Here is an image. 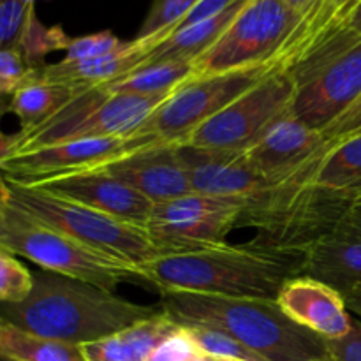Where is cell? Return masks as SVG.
<instances>
[{
	"mask_svg": "<svg viewBox=\"0 0 361 361\" xmlns=\"http://www.w3.org/2000/svg\"><path fill=\"white\" fill-rule=\"evenodd\" d=\"M302 254H286L247 243L169 254L141 264L147 281L161 291L228 298L275 300L286 282L303 271Z\"/></svg>",
	"mask_w": 361,
	"mask_h": 361,
	"instance_id": "1",
	"label": "cell"
},
{
	"mask_svg": "<svg viewBox=\"0 0 361 361\" xmlns=\"http://www.w3.org/2000/svg\"><path fill=\"white\" fill-rule=\"evenodd\" d=\"M159 310L48 270L34 271V289L21 303H2L0 321L30 334L85 345L120 334Z\"/></svg>",
	"mask_w": 361,
	"mask_h": 361,
	"instance_id": "2",
	"label": "cell"
},
{
	"mask_svg": "<svg viewBox=\"0 0 361 361\" xmlns=\"http://www.w3.org/2000/svg\"><path fill=\"white\" fill-rule=\"evenodd\" d=\"M161 309L182 328L221 330L267 361H312L330 355L326 338L300 326L275 300L171 293Z\"/></svg>",
	"mask_w": 361,
	"mask_h": 361,
	"instance_id": "3",
	"label": "cell"
},
{
	"mask_svg": "<svg viewBox=\"0 0 361 361\" xmlns=\"http://www.w3.org/2000/svg\"><path fill=\"white\" fill-rule=\"evenodd\" d=\"M314 166H305L247 203L240 226L256 231L250 245L305 256L319 243L355 201L312 182Z\"/></svg>",
	"mask_w": 361,
	"mask_h": 361,
	"instance_id": "4",
	"label": "cell"
},
{
	"mask_svg": "<svg viewBox=\"0 0 361 361\" xmlns=\"http://www.w3.org/2000/svg\"><path fill=\"white\" fill-rule=\"evenodd\" d=\"M0 249L25 257L42 270L111 293L123 282L147 284L140 264L87 245L7 201L0 204Z\"/></svg>",
	"mask_w": 361,
	"mask_h": 361,
	"instance_id": "5",
	"label": "cell"
},
{
	"mask_svg": "<svg viewBox=\"0 0 361 361\" xmlns=\"http://www.w3.org/2000/svg\"><path fill=\"white\" fill-rule=\"evenodd\" d=\"M2 201L87 245L140 267L157 257L169 256L147 228L123 222L39 187L14 182L7 176L2 178Z\"/></svg>",
	"mask_w": 361,
	"mask_h": 361,
	"instance_id": "6",
	"label": "cell"
},
{
	"mask_svg": "<svg viewBox=\"0 0 361 361\" xmlns=\"http://www.w3.org/2000/svg\"><path fill=\"white\" fill-rule=\"evenodd\" d=\"M171 94H111L104 85L83 88L51 120L27 133L18 130L20 148L16 155L66 141L130 136Z\"/></svg>",
	"mask_w": 361,
	"mask_h": 361,
	"instance_id": "7",
	"label": "cell"
},
{
	"mask_svg": "<svg viewBox=\"0 0 361 361\" xmlns=\"http://www.w3.org/2000/svg\"><path fill=\"white\" fill-rule=\"evenodd\" d=\"M300 21L286 0H247L221 39L194 60V78L274 62Z\"/></svg>",
	"mask_w": 361,
	"mask_h": 361,
	"instance_id": "8",
	"label": "cell"
},
{
	"mask_svg": "<svg viewBox=\"0 0 361 361\" xmlns=\"http://www.w3.org/2000/svg\"><path fill=\"white\" fill-rule=\"evenodd\" d=\"M277 69L275 62H268L214 76L192 78L176 88L140 129L164 143H185L194 130Z\"/></svg>",
	"mask_w": 361,
	"mask_h": 361,
	"instance_id": "9",
	"label": "cell"
},
{
	"mask_svg": "<svg viewBox=\"0 0 361 361\" xmlns=\"http://www.w3.org/2000/svg\"><path fill=\"white\" fill-rule=\"evenodd\" d=\"M245 208L243 200L190 192L154 204L147 229L169 254L192 252L226 243Z\"/></svg>",
	"mask_w": 361,
	"mask_h": 361,
	"instance_id": "10",
	"label": "cell"
},
{
	"mask_svg": "<svg viewBox=\"0 0 361 361\" xmlns=\"http://www.w3.org/2000/svg\"><path fill=\"white\" fill-rule=\"evenodd\" d=\"M295 92L296 83L291 74L282 69L274 71L194 130L185 143L217 150L245 152L268 126L291 109Z\"/></svg>",
	"mask_w": 361,
	"mask_h": 361,
	"instance_id": "11",
	"label": "cell"
},
{
	"mask_svg": "<svg viewBox=\"0 0 361 361\" xmlns=\"http://www.w3.org/2000/svg\"><path fill=\"white\" fill-rule=\"evenodd\" d=\"M155 143H164L157 136L145 130L130 136L92 137L42 147L37 150L23 152L0 162L4 176L14 182L32 185L56 176L97 169L115 159L147 148Z\"/></svg>",
	"mask_w": 361,
	"mask_h": 361,
	"instance_id": "12",
	"label": "cell"
},
{
	"mask_svg": "<svg viewBox=\"0 0 361 361\" xmlns=\"http://www.w3.org/2000/svg\"><path fill=\"white\" fill-rule=\"evenodd\" d=\"M361 97V41L296 83L289 113L316 130L330 127Z\"/></svg>",
	"mask_w": 361,
	"mask_h": 361,
	"instance_id": "13",
	"label": "cell"
},
{
	"mask_svg": "<svg viewBox=\"0 0 361 361\" xmlns=\"http://www.w3.org/2000/svg\"><path fill=\"white\" fill-rule=\"evenodd\" d=\"M178 157L194 192L233 197L249 203L271 187L270 180L254 168L247 152L180 143Z\"/></svg>",
	"mask_w": 361,
	"mask_h": 361,
	"instance_id": "14",
	"label": "cell"
},
{
	"mask_svg": "<svg viewBox=\"0 0 361 361\" xmlns=\"http://www.w3.org/2000/svg\"><path fill=\"white\" fill-rule=\"evenodd\" d=\"M32 185L141 228L148 226L154 208L148 197L102 169L56 176Z\"/></svg>",
	"mask_w": 361,
	"mask_h": 361,
	"instance_id": "15",
	"label": "cell"
},
{
	"mask_svg": "<svg viewBox=\"0 0 361 361\" xmlns=\"http://www.w3.org/2000/svg\"><path fill=\"white\" fill-rule=\"evenodd\" d=\"M154 204L194 192L178 157V145L155 143L101 166Z\"/></svg>",
	"mask_w": 361,
	"mask_h": 361,
	"instance_id": "16",
	"label": "cell"
},
{
	"mask_svg": "<svg viewBox=\"0 0 361 361\" xmlns=\"http://www.w3.org/2000/svg\"><path fill=\"white\" fill-rule=\"evenodd\" d=\"M323 150L326 152L323 133L288 111L268 126L245 152L254 168L275 185L289 178Z\"/></svg>",
	"mask_w": 361,
	"mask_h": 361,
	"instance_id": "17",
	"label": "cell"
},
{
	"mask_svg": "<svg viewBox=\"0 0 361 361\" xmlns=\"http://www.w3.org/2000/svg\"><path fill=\"white\" fill-rule=\"evenodd\" d=\"M277 303L288 317L326 341H338L353 330L344 296L331 286L298 275L286 282L277 296Z\"/></svg>",
	"mask_w": 361,
	"mask_h": 361,
	"instance_id": "18",
	"label": "cell"
},
{
	"mask_svg": "<svg viewBox=\"0 0 361 361\" xmlns=\"http://www.w3.org/2000/svg\"><path fill=\"white\" fill-rule=\"evenodd\" d=\"M302 275L317 279L341 295L361 284V203L305 254Z\"/></svg>",
	"mask_w": 361,
	"mask_h": 361,
	"instance_id": "19",
	"label": "cell"
},
{
	"mask_svg": "<svg viewBox=\"0 0 361 361\" xmlns=\"http://www.w3.org/2000/svg\"><path fill=\"white\" fill-rule=\"evenodd\" d=\"M154 46H157V42L133 39L129 48L118 53H111V55L88 60L62 59L60 62L42 67L41 80L76 88L113 83L143 66Z\"/></svg>",
	"mask_w": 361,
	"mask_h": 361,
	"instance_id": "20",
	"label": "cell"
},
{
	"mask_svg": "<svg viewBox=\"0 0 361 361\" xmlns=\"http://www.w3.org/2000/svg\"><path fill=\"white\" fill-rule=\"evenodd\" d=\"M180 324L166 310L106 337L81 345L88 361H148L161 342L180 330Z\"/></svg>",
	"mask_w": 361,
	"mask_h": 361,
	"instance_id": "21",
	"label": "cell"
},
{
	"mask_svg": "<svg viewBox=\"0 0 361 361\" xmlns=\"http://www.w3.org/2000/svg\"><path fill=\"white\" fill-rule=\"evenodd\" d=\"M245 4L247 0H236L233 6H229L217 16L173 32L169 37H166L164 41L152 48L145 63L169 62V60H190V62H194L197 56L208 51L221 39V35L228 30V27L238 16Z\"/></svg>",
	"mask_w": 361,
	"mask_h": 361,
	"instance_id": "22",
	"label": "cell"
},
{
	"mask_svg": "<svg viewBox=\"0 0 361 361\" xmlns=\"http://www.w3.org/2000/svg\"><path fill=\"white\" fill-rule=\"evenodd\" d=\"M83 88L49 83L39 78L23 85L20 90L11 95L9 111L14 113L20 120V130L27 133L51 120Z\"/></svg>",
	"mask_w": 361,
	"mask_h": 361,
	"instance_id": "23",
	"label": "cell"
},
{
	"mask_svg": "<svg viewBox=\"0 0 361 361\" xmlns=\"http://www.w3.org/2000/svg\"><path fill=\"white\" fill-rule=\"evenodd\" d=\"M312 182L361 203V134L323 154L312 173Z\"/></svg>",
	"mask_w": 361,
	"mask_h": 361,
	"instance_id": "24",
	"label": "cell"
},
{
	"mask_svg": "<svg viewBox=\"0 0 361 361\" xmlns=\"http://www.w3.org/2000/svg\"><path fill=\"white\" fill-rule=\"evenodd\" d=\"M0 360L88 361L81 345L41 337L6 321H0Z\"/></svg>",
	"mask_w": 361,
	"mask_h": 361,
	"instance_id": "25",
	"label": "cell"
},
{
	"mask_svg": "<svg viewBox=\"0 0 361 361\" xmlns=\"http://www.w3.org/2000/svg\"><path fill=\"white\" fill-rule=\"evenodd\" d=\"M196 76L194 62L190 60H169V62L143 63L113 83L104 85L111 94L162 95L171 94L185 81Z\"/></svg>",
	"mask_w": 361,
	"mask_h": 361,
	"instance_id": "26",
	"label": "cell"
},
{
	"mask_svg": "<svg viewBox=\"0 0 361 361\" xmlns=\"http://www.w3.org/2000/svg\"><path fill=\"white\" fill-rule=\"evenodd\" d=\"M71 37H67L62 27H44L35 16V11L28 20L27 28H25L18 49L23 55L25 62L32 69H42L46 55L53 51H66L69 46Z\"/></svg>",
	"mask_w": 361,
	"mask_h": 361,
	"instance_id": "27",
	"label": "cell"
},
{
	"mask_svg": "<svg viewBox=\"0 0 361 361\" xmlns=\"http://www.w3.org/2000/svg\"><path fill=\"white\" fill-rule=\"evenodd\" d=\"M200 0H155L137 32V41L162 42Z\"/></svg>",
	"mask_w": 361,
	"mask_h": 361,
	"instance_id": "28",
	"label": "cell"
},
{
	"mask_svg": "<svg viewBox=\"0 0 361 361\" xmlns=\"http://www.w3.org/2000/svg\"><path fill=\"white\" fill-rule=\"evenodd\" d=\"M192 341L196 342L197 349L204 355H210L219 360H238V361H267L250 351L247 345L233 338L231 335L224 334L221 330H214V328L204 326H194L185 328Z\"/></svg>",
	"mask_w": 361,
	"mask_h": 361,
	"instance_id": "29",
	"label": "cell"
},
{
	"mask_svg": "<svg viewBox=\"0 0 361 361\" xmlns=\"http://www.w3.org/2000/svg\"><path fill=\"white\" fill-rule=\"evenodd\" d=\"M34 289V271L16 259L9 250L0 249V300L2 303H21Z\"/></svg>",
	"mask_w": 361,
	"mask_h": 361,
	"instance_id": "30",
	"label": "cell"
},
{
	"mask_svg": "<svg viewBox=\"0 0 361 361\" xmlns=\"http://www.w3.org/2000/svg\"><path fill=\"white\" fill-rule=\"evenodd\" d=\"M130 42L133 41H122V39L116 37L109 30L97 32V34L90 35H81V37L71 39L63 60H88L97 59V56L111 55V53H118L122 49L129 48Z\"/></svg>",
	"mask_w": 361,
	"mask_h": 361,
	"instance_id": "31",
	"label": "cell"
},
{
	"mask_svg": "<svg viewBox=\"0 0 361 361\" xmlns=\"http://www.w3.org/2000/svg\"><path fill=\"white\" fill-rule=\"evenodd\" d=\"M42 69H32L18 48L0 49V92L11 97L23 85L41 78Z\"/></svg>",
	"mask_w": 361,
	"mask_h": 361,
	"instance_id": "32",
	"label": "cell"
},
{
	"mask_svg": "<svg viewBox=\"0 0 361 361\" xmlns=\"http://www.w3.org/2000/svg\"><path fill=\"white\" fill-rule=\"evenodd\" d=\"M34 11V4L21 2V0H0V46L2 49L18 48Z\"/></svg>",
	"mask_w": 361,
	"mask_h": 361,
	"instance_id": "33",
	"label": "cell"
},
{
	"mask_svg": "<svg viewBox=\"0 0 361 361\" xmlns=\"http://www.w3.org/2000/svg\"><path fill=\"white\" fill-rule=\"evenodd\" d=\"M200 353L189 331L185 328H180L176 334H173L155 348L148 361H192Z\"/></svg>",
	"mask_w": 361,
	"mask_h": 361,
	"instance_id": "34",
	"label": "cell"
},
{
	"mask_svg": "<svg viewBox=\"0 0 361 361\" xmlns=\"http://www.w3.org/2000/svg\"><path fill=\"white\" fill-rule=\"evenodd\" d=\"M326 143V152L335 145L361 134V97L345 113H342L330 127L321 130Z\"/></svg>",
	"mask_w": 361,
	"mask_h": 361,
	"instance_id": "35",
	"label": "cell"
},
{
	"mask_svg": "<svg viewBox=\"0 0 361 361\" xmlns=\"http://www.w3.org/2000/svg\"><path fill=\"white\" fill-rule=\"evenodd\" d=\"M330 353L337 361H361V319L353 321L351 334L338 341H328Z\"/></svg>",
	"mask_w": 361,
	"mask_h": 361,
	"instance_id": "36",
	"label": "cell"
},
{
	"mask_svg": "<svg viewBox=\"0 0 361 361\" xmlns=\"http://www.w3.org/2000/svg\"><path fill=\"white\" fill-rule=\"evenodd\" d=\"M236 0H200V2H197V6L194 7V9L190 11V13L187 14V16L183 18L178 25H176V28L173 32L180 30V28L189 27V25L200 23V21L208 20V18L217 16V14H221L222 11H226L229 6H233Z\"/></svg>",
	"mask_w": 361,
	"mask_h": 361,
	"instance_id": "37",
	"label": "cell"
},
{
	"mask_svg": "<svg viewBox=\"0 0 361 361\" xmlns=\"http://www.w3.org/2000/svg\"><path fill=\"white\" fill-rule=\"evenodd\" d=\"M334 25H341V27L345 28L349 34L361 39V0L348 14H345L344 18H341V20Z\"/></svg>",
	"mask_w": 361,
	"mask_h": 361,
	"instance_id": "38",
	"label": "cell"
},
{
	"mask_svg": "<svg viewBox=\"0 0 361 361\" xmlns=\"http://www.w3.org/2000/svg\"><path fill=\"white\" fill-rule=\"evenodd\" d=\"M342 296H344V302L345 305H348V310H351L358 319H361V284L351 288Z\"/></svg>",
	"mask_w": 361,
	"mask_h": 361,
	"instance_id": "39",
	"label": "cell"
},
{
	"mask_svg": "<svg viewBox=\"0 0 361 361\" xmlns=\"http://www.w3.org/2000/svg\"><path fill=\"white\" fill-rule=\"evenodd\" d=\"M286 2H288L289 6H291L293 9H295L296 13L303 18L310 9H312L314 6H316L317 2H319V0H286Z\"/></svg>",
	"mask_w": 361,
	"mask_h": 361,
	"instance_id": "40",
	"label": "cell"
},
{
	"mask_svg": "<svg viewBox=\"0 0 361 361\" xmlns=\"http://www.w3.org/2000/svg\"><path fill=\"white\" fill-rule=\"evenodd\" d=\"M358 2H360V0H349V4H348V6H345V7H344V11H342V13H341V14H338L337 21H338V20H341V18H344V16H345V14H348V13H349V11H351V9H353V7H355V6H356V4H358ZM337 21H335V23H337Z\"/></svg>",
	"mask_w": 361,
	"mask_h": 361,
	"instance_id": "41",
	"label": "cell"
},
{
	"mask_svg": "<svg viewBox=\"0 0 361 361\" xmlns=\"http://www.w3.org/2000/svg\"><path fill=\"white\" fill-rule=\"evenodd\" d=\"M192 361H219V360L214 358V356H210V355H204V353H200V355H197Z\"/></svg>",
	"mask_w": 361,
	"mask_h": 361,
	"instance_id": "42",
	"label": "cell"
},
{
	"mask_svg": "<svg viewBox=\"0 0 361 361\" xmlns=\"http://www.w3.org/2000/svg\"><path fill=\"white\" fill-rule=\"evenodd\" d=\"M312 361H337V360H335V356L330 353V355L324 356V358H317V360H312Z\"/></svg>",
	"mask_w": 361,
	"mask_h": 361,
	"instance_id": "43",
	"label": "cell"
},
{
	"mask_svg": "<svg viewBox=\"0 0 361 361\" xmlns=\"http://www.w3.org/2000/svg\"><path fill=\"white\" fill-rule=\"evenodd\" d=\"M21 2H27V4H34L35 0H21Z\"/></svg>",
	"mask_w": 361,
	"mask_h": 361,
	"instance_id": "44",
	"label": "cell"
},
{
	"mask_svg": "<svg viewBox=\"0 0 361 361\" xmlns=\"http://www.w3.org/2000/svg\"><path fill=\"white\" fill-rule=\"evenodd\" d=\"M219 360V358H217ZM219 361H238V360H219Z\"/></svg>",
	"mask_w": 361,
	"mask_h": 361,
	"instance_id": "45",
	"label": "cell"
},
{
	"mask_svg": "<svg viewBox=\"0 0 361 361\" xmlns=\"http://www.w3.org/2000/svg\"><path fill=\"white\" fill-rule=\"evenodd\" d=\"M2 361H7V360H2Z\"/></svg>",
	"mask_w": 361,
	"mask_h": 361,
	"instance_id": "46",
	"label": "cell"
}]
</instances>
